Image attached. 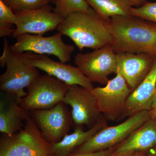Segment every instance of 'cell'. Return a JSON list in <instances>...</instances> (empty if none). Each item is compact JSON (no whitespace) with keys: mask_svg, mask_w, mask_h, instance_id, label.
<instances>
[{"mask_svg":"<svg viewBox=\"0 0 156 156\" xmlns=\"http://www.w3.org/2000/svg\"><path fill=\"white\" fill-rule=\"evenodd\" d=\"M106 24L115 53H142L156 58V23L134 16H116Z\"/></svg>","mask_w":156,"mask_h":156,"instance_id":"obj_1","label":"cell"},{"mask_svg":"<svg viewBox=\"0 0 156 156\" xmlns=\"http://www.w3.org/2000/svg\"><path fill=\"white\" fill-rule=\"evenodd\" d=\"M72 40L79 50H96L111 44L112 37L104 20L90 7L87 12L76 11L69 15L56 29Z\"/></svg>","mask_w":156,"mask_h":156,"instance_id":"obj_2","label":"cell"},{"mask_svg":"<svg viewBox=\"0 0 156 156\" xmlns=\"http://www.w3.org/2000/svg\"><path fill=\"white\" fill-rule=\"evenodd\" d=\"M0 64L2 67L6 66L5 71L0 76V89L13 97L19 105L21 99L27 94L24 89L40 75L38 69L28 61L25 53L12 51L5 38Z\"/></svg>","mask_w":156,"mask_h":156,"instance_id":"obj_3","label":"cell"},{"mask_svg":"<svg viewBox=\"0 0 156 156\" xmlns=\"http://www.w3.org/2000/svg\"><path fill=\"white\" fill-rule=\"evenodd\" d=\"M0 156H53L51 144L42 136L30 116L22 129L11 136L2 134Z\"/></svg>","mask_w":156,"mask_h":156,"instance_id":"obj_4","label":"cell"},{"mask_svg":"<svg viewBox=\"0 0 156 156\" xmlns=\"http://www.w3.org/2000/svg\"><path fill=\"white\" fill-rule=\"evenodd\" d=\"M69 87L54 77L40 75L27 88V95L21 99L20 106L29 112L52 108L62 101Z\"/></svg>","mask_w":156,"mask_h":156,"instance_id":"obj_5","label":"cell"},{"mask_svg":"<svg viewBox=\"0 0 156 156\" xmlns=\"http://www.w3.org/2000/svg\"><path fill=\"white\" fill-rule=\"evenodd\" d=\"M151 118L149 111L136 113L119 125L105 127L73 153H92L105 151L119 145Z\"/></svg>","mask_w":156,"mask_h":156,"instance_id":"obj_6","label":"cell"},{"mask_svg":"<svg viewBox=\"0 0 156 156\" xmlns=\"http://www.w3.org/2000/svg\"><path fill=\"white\" fill-rule=\"evenodd\" d=\"M30 113L43 138L51 144L59 142L68 134L73 122L71 112L63 101L52 108Z\"/></svg>","mask_w":156,"mask_h":156,"instance_id":"obj_7","label":"cell"},{"mask_svg":"<svg viewBox=\"0 0 156 156\" xmlns=\"http://www.w3.org/2000/svg\"><path fill=\"white\" fill-rule=\"evenodd\" d=\"M62 36L58 32L50 37L23 34L16 38V42L11 46V49L16 53L30 52L53 55L60 62L66 63L70 61L71 56L75 48L73 45L65 44L62 38Z\"/></svg>","mask_w":156,"mask_h":156,"instance_id":"obj_8","label":"cell"},{"mask_svg":"<svg viewBox=\"0 0 156 156\" xmlns=\"http://www.w3.org/2000/svg\"><path fill=\"white\" fill-rule=\"evenodd\" d=\"M106 86L92 89L97 99L101 113L107 121H119L125 110L126 101L132 92L119 72Z\"/></svg>","mask_w":156,"mask_h":156,"instance_id":"obj_9","label":"cell"},{"mask_svg":"<svg viewBox=\"0 0 156 156\" xmlns=\"http://www.w3.org/2000/svg\"><path fill=\"white\" fill-rule=\"evenodd\" d=\"M74 63L92 83L106 85L108 76L115 73L116 53L109 44L93 52L77 53Z\"/></svg>","mask_w":156,"mask_h":156,"instance_id":"obj_10","label":"cell"},{"mask_svg":"<svg viewBox=\"0 0 156 156\" xmlns=\"http://www.w3.org/2000/svg\"><path fill=\"white\" fill-rule=\"evenodd\" d=\"M72 108L71 114L76 126L93 127L103 116L92 90L75 85L70 86L62 101Z\"/></svg>","mask_w":156,"mask_h":156,"instance_id":"obj_11","label":"cell"},{"mask_svg":"<svg viewBox=\"0 0 156 156\" xmlns=\"http://www.w3.org/2000/svg\"><path fill=\"white\" fill-rule=\"evenodd\" d=\"M53 8L50 4L40 9L15 13L17 21L12 37L16 38L25 34L43 35L56 29L64 18L55 13Z\"/></svg>","mask_w":156,"mask_h":156,"instance_id":"obj_12","label":"cell"},{"mask_svg":"<svg viewBox=\"0 0 156 156\" xmlns=\"http://www.w3.org/2000/svg\"><path fill=\"white\" fill-rule=\"evenodd\" d=\"M25 53L28 61L34 67L69 86L76 85L90 90L94 88L92 82L84 75L79 68L55 61L45 54L30 52Z\"/></svg>","mask_w":156,"mask_h":156,"instance_id":"obj_13","label":"cell"},{"mask_svg":"<svg viewBox=\"0 0 156 156\" xmlns=\"http://www.w3.org/2000/svg\"><path fill=\"white\" fill-rule=\"evenodd\" d=\"M116 73L121 74L132 91L145 79L153 65L155 58L146 54L116 53Z\"/></svg>","mask_w":156,"mask_h":156,"instance_id":"obj_14","label":"cell"},{"mask_svg":"<svg viewBox=\"0 0 156 156\" xmlns=\"http://www.w3.org/2000/svg\"><path fill=\"white\" fill-rule=\"evenodd\" d=\"M156 97V58L145 79L128 96L120 120L142 111H149Z\"/></svg>","mask_w":156,"mask_h":156,"instance_id":"obj_15","label":"cell"},{"mask_svg":"<svg viewBox=\"0 0 156 156\" xmlns=\"http://www.w3.org/2000/svg\"><path fill=\"white\" fill-rule=\"evenodd\" d=\"M156 146V120L151 117L117 145L114 153H146Z\"/></svg>","mask_w":156,"mask_h":156,"instance_id":"obj_16","label":"cell"},{"mask_svg":"<svg viewBox=\"0 0 156 156\" xmlns=\"http://www.w3.org/2000/svg\"><path fill=\"white\" fill-rule=\"evenodd\" d=\"M6 96L0 101V131L11 136L23 128V122L30 113L20 106L13 97Z\"/></svg>","mask_w":156,"mask_h":156,"instance_id":"obj_17","label":"cell"},{"mask_svg":"<svg viewBox=\"0 0 156 156\" xmlns=\"http://www.w3.org/2000/svg\"><path fill=\"white\" fill-rule=\"evenodd\" d=\"M107 126V120L103 116L88 131H84V126H76L73 133L66 134L59 142L51 144L53 156H67L70 154L94 134Z\"/></svg>","mask_w":156,"mask_h":156,"instance_id":"obj_18","label":"cell"},{"mask_svg":"<svg viewBox=\"0 0 156 156\" xmlns=\"http://www.w3.org/2000/svg\"><path fill=\"white\" fill-rule=\"evenodd\" d=\"M88 5L104 20L116 16H130L134 7L129 0H86Z\"/></svg>","mask_w":156,"mask_h":156,"instance_id":"obj_19","label":"cell"},{"mask_svg":"<svg viewBox=\"0 0 156 156\" xmlns=\"http://www.w3.org/2000/svg\"><path fill=\"white\" fill-rule=\"evenodd\" d=\"M17 21V14L2 0H0V37L12 36Z\"/></svg>","mask_w":156,"mask_h":156,"instance_id":"obj_20","label":"cell"},{"mask_svg":"<svg viewBox=\"0 0 156 156\" xmlns=\"http://www.w3.org/2000/svg\"><path fill=\"white\" fill-rule=\"evenodd\" d=\"M53 11L63 18L76 11L87 12L90 6L86 0H54Z\"/></svg>","mask_w":156,"mask_h":156,"instance_id":"obj_21","label":"cell"},{"mask_svg":"<svg viewBox=\"0 0 156 156\" xmlns=\"http://www.w3.org/2000/svg\"><path fill=\"white\" fill-rule=\"evenodd\" d=\"M14 13L35 10L51 3L50 0H2Z\"/></svg>","mask_w":156,"mask_h":156,"instance_id":"obj_22","label":"cell"},{"mask_svg":"<svg viewBox=\"0 0 156 156\" xmlns=\"http://www.w3.org/2000/svg\"><path fill=\"white\" fill-rule=\"evenodd\" d=\"M130 13L131 16L156 23V2H147L143 5L136 8L132 7Z\"/></svg>","mask_w":156,"mask_h":156,"instance_id":"obj_23","label":"cell"},{"mask_svg":"<svg viewBox=\"0 0 156 156\" xmlns=\"http://www.w3.org/2000/svg\"><path fill=\"white\" fill-rule=\"evenodd\" d=\"M116 146L106 150L100 151L96 152L73 153L67 156H111L114 152Z\"/></svg>","mask_w":156,"mask_h":156,"instance_id":"obj_24","label":"cell"},{"mask_svg":"<svg viewBox=\"0 0 156 156\" xmlns=\"http://www.w3.org/2000/svg\"><path fill=\"white\" fill-rule=\"evenodd\" d=\"M149 112L151 117L156 120V97L153 102Z\"/></svg>","mask_w":156,"mask_h":156,"instance_id":"obj_25","label":"cell"},{"mask_svg":"<svg viewBox=\"0 0 156 156\" xmlns=\"http://www.w3.org/2000/svg\"><path fill=\"white\" fill-rule=\"evenodd\" d=\"M129 1L132 3L133 6L136 7H140L143 5L148 2L147 0H129Z\"/></svg>","mask_w":156,"mask_h":156,"instance_id":"obj_26","label":"cell"},{"mask_svg":"<svg viewBox=\"0 0 156 156\" xmlns=\"http://www.w3.org/2000/svg\"><path fill=\"white\" fill-rule=\"evenodd\" d=\"M137 152L125 153L115 154L113 153L111 156H135Z\"/></svg>","mask_w":156,"mask_h":156,"instance_id":"obj_27","label":"cell"},{"mask_svg":"<svg viewBox=\"0 0 156 156\" xmlns=\"http://www.w3.org/2000/svg\"><path fill=\"white\" fill-rule=\"evenodd\" d=\"M148 156H156V146L146 152Z\"/></svg>","mask_w":156,"mask_h":156,"instance_id":"obj_28","label":"cell"},{"mask_svg":"<svg viewBox=\"0 0 156 156\" xmlns=\"http://www.w3.org/2000/svg\"><path fill=\"white\" fill-rule=\"evenodd\" d=\"M135 156H148V155L146 153L140 152H137Z\"/></svg>","mask_w":156,"mask_h":156,"instance_id":"obj_29","label":"cell"},{"mask_svg":"<svg viewBox=\"0 0 156 156\" xmlns=\"http://www.w3.org/2000/svg\"><path fill=\"white\" fill-rule=\"evenodd\" d=\"M51 1V3H53L54 4V0H50Z\"/></svg>","mask_w":156,"mask_h":156,"instance_id":"obj_30","label":"cell"}]
</instances>
